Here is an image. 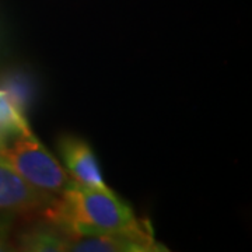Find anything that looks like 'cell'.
Here are the masks:
<instances>
[{"label":"cell","mask_w":252,"mask_h":252,"mask_svg":"<svg viewBox=\"0 0 252 252\" xmlns=\"http://www.w3.org/2000/svg\"><path fill=\"white\" fill-rule=\"evenodd\" d=\"M70 235L104 234L130 228L137 223L132 207L108 187L73 182L41 213Z\"/></svg>","instance_id":"6da1fadb"},{"label":"cell","mask_w":252,"mask_h":252,"mask_svg":"<svg viewBox=\"0 0 252 252\" xmlns=\"http://www.w3.org/2000/svg\"><path fill=\"white\" fill-rule=\"evenodd\" d=\"M0 157L27 184L46 196H61L74 182L31 130L0 144Z\"/></svg>","instance_id":"7a4b0ae2"},{"label":"cell","mask_w":252,"mask_h":252,"mask_svg":"<svg viewBox=\"0 0 252 252\" xmlns=\"http://www.w3.org/2000/svg\"><path fill=\"white\" fill-rule=\"evenodd\" d=\"M55 198L38 192L0 157V234L13 238V228L39 216Z\"/></svg>","instance_id":"3957f363"},{"label":"cell","mask_w":252,"mask_h":252,"mask_svg":"<svg viewBox=\"0 0 252 252\" xmlns=\"http://www.w3.org/2000/svg\"><path fill=\"white\" fill-rule=\"evenodd\" d=\"M67 251L165 252L168 248L156 240L150 221L147 219H139L135 225L122 231L104 234H69Z\"/></svg>","instance_id":"277c9868"},{"label":"cell","mask_w":252,"mask_h":252,"mask_svg":"<svg viewBox=\"0 0 252 252\" xmlns=\"http://www.w3.org/2000/svg\"><path fill=\"white\" fill-rule=\"evenodd\" d=\"M58 152L74 182L87 187H107L97 156L84 139L70 133L62 135L58 139Z\"/></svg>","instance_id":"5b68a950"},{"label":"cell","mask_w":252,"mask_h":252,"mask_svg":"<svg viewBox=\"0 0 252 252\" xmlns=\"http://www.w3.org/2000/svg\"><path fill=\"white\" fill-rule=\"evenodd\" d=\"M67 233L39 215L20 224L13 235V248L26 252H63L67 251Z\"/></svg>","instance_id":"8992f818"},{"label":"cell","mask_w":252,"mask_h":252,"mask_svg":"<svg viewBox=\"0 0 252 252\" xmlns=\"http://www.w3.org/2000/svg\"><path fill=\"white\" fill-rule=\"evenodd\" d=\"M31 130L23 109L14 102L6 90H0V144L11 137Z\"/></svg>","instance_id":"52a82bcc"}]
</instances>
